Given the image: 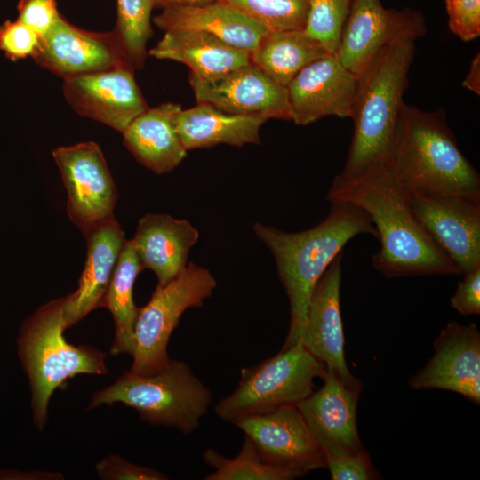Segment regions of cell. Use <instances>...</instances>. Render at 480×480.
I'll use <instances>...</instances> for the list:
<instances>
[{
	"label": "cell",
	"mask_w": 480,
	"mask_h": 480,
	"mask_svg": "<svg viewBox=\"0 0 480 480\" xmlns=\"http://www.w3.org/2000/svg\"><path fill=\"white\" fill-rule=\"evenodd\" d=\"M100 479L165 480L168 477L152 468L131 463L117 455H109L96 464Z\"/></svg>",
	"instance_id": "obj_36"
},
{
	"label": "cell",
	"mask_w": 480,
	"mask_h": 480,
	"mask_svg": "<svg viewBox=\"0 0 480 480\" xmlns=\"http://www.w3.org/2000/svg\"><path fill=\"white\" fill-rule=\"evenodd\" d=\"M52 157L67 191L68 215L83 234L114 215L117 188L97 143L59 147Z\"/></svg>",
	"instance_id": "obj_9"
},
{
	"label": "cell",
	"mask_w": 480,
	"mask_h": 480,
	"mask_svg": "<svg viewBox=\"0 0 480 480\" xmlns=\"http://www.w3.org/2000/svg\"><path fill=\"white\" fill-rule=\"evenodd\" d=\"M329 53L304 30L268 31L251 52V61L286 87L304 67Z\"/></svg>",
	"instance_id": "obj_26"
},
{
	"label": "cell",
	"mask_w": 480,
	"mask_h": 480,
	"mask_svg": "<svg viewBox=\"0 0 480 480\" xmlns=\"http://www.w3.org/2000/svg\"><path fill=\"white\" fill-rule=\"evenodd\" d=\"M451 306L462 316L480 314V267L463 274L451 298Z\"/></svg>",
	"instance_id": "obj_37"
},
{
	"label": "cell",
	"mask_w": 480,
	"mask_h": 480,
	"mask_svg": "<svg viewBox=\"0 0 480 480\" xmlns=\"http://www.w3.org/2000/svg\"><path fill=\"white\" fill-rule=\"evenodd\" d=\"M17 12V20L41 37L52 28L60 15L56 0H19Z\"/></svg>",
	"instance_id": "obj_35"
},
{
	"label": "cell",
	"mask_w": 480,
	"mask_h": 480,
	"mask_svg": "<svg viewBox=\"0 0 480 480\" xmlns=\"http://www.w3.org/2000/svg\"><path fill=\"white\" fill-rule=\"evenodd\" d=\"M212 400L210 389L185 362L170 360L155 374L125 372L92 396L89 409L120 402L134 408L142 420L189 435L199 427Z\"/></svg>",
	"instance_id": "obj_6"
},
{
	"label": "cell",
	"mask_w": 480,
	"mask_h": 480,
	"mask_svg": "<svg viewBox=\"0 0 480 480\" xmlns=\"http://www.w3.org/2000/svg\"><path fill=\"white\" fill-rule=\"evenodd\" d=\"M358 84L336 52L316 60L286 86L291 120L307 125L327 116L351 118Z\"/></svg>",
	"instance_id": "obj_15"
},
{
	"label": "cell",
	"mask_w": 480,
	"mask_h": 480,
	"mask_svg": "<svg viewBox=\"0 0 480 480\" xmlns=\"http://www.w3.org/2000/svg\"><path fill=\"white\" fill-rule=\"evenodd\" d=\"M268 31L304 30L310 0H223Z\"/></svg>",
	"instance_id": "obj_30"
},
{
	"label": "cell",
	"mask_w": 480,
	"mask_h": 480,
	"mask_svg": "<svg viewBox=\"0 0 480 480\" xmlns=\"http://www.w3.org/2000/svg\"><path fill=\"white\" fill-rule=\"evenodd\" d=\"M154 7L155 0H116L114 31L133 70L141 68L147 57V44L153 33L151 12Z\"/></svg>",
	"instance_id": "obj_29"
},
{
	"label": "cell",
	"mask_w": 480,
	"mask_h": 480,
	"mask_svg": "<svg viewBox=\"0 0 480 480\" xmlns=\"http://www.w3.org/2000/svg\"><path fill=\"white\" fill-rule=\"evenodd\" d=\"M189 84L198 103L223 112L291 120L287 90L253 63L211 78L190 73Z\"/></svg>",
	"instance_id": "obj_11"
},
{
	"label": "cell",
	"mask_w": 480,
	"mask_h": 480,
	"mask_svg": "<svg viewBox=\"0 0 480 480\" xmlns=\"http://www.w3.org/2000/svg\"><path fill=\"white\" fill-rule=\"evenodd\" d=\"M203 458L214 468L205 480H292L301 476L295 471L264 460L247 436L234 459L225 458L211 448L204 452Z\"/></svg>",
	"instance_id": "obj_28"
},
{
	"label": "cell",
	"mask_w": 480,
	"mask_h": 480,
	"mask_svg": "<svg viewBox=\"0 0 480 480\" xmlns=\"http://www.w3.org/2000/svg\"><path fill=\"white\" fill-rule=\"evenodd\" d=\"M180 110V105L171 102L148 108L122 133L128 150L156 174L171 172L187 156L175 127Z\"/></svg>",
	"instance_id": "obj_23"
},
{
	"label": "cell",
	"mask_w": 480,
	"mask_h": 480,
	"mask_svg": "<svg viewBox=\"0 0 480 480\" xmlns=\"http://www.w3.org/2000/svg\"><path fill=\"white\" fill-rule=\"evenodd\" d=\"M434 355L409 380L414 389H444L480 404V332L471 323L449 322L434 344Z\"/></svg>",
	"instance_id": "obj_16"
},
{
	"label": "cell",
	"mask_w": 480,
	"mask_h": 480,
	"mask_svg": "<svg viewBox=\"0 0 480 480\" xmlns=\"http://www.w3.org/2000/svg\"><path fill=\"white\" fill-rule=\"evenodd\" d=\"M326 372L325 365L298 342L252 368L242 369L237 388L217 404L215 412L233 422L296 405L314 391L315 379H323Z\"/></svg>",
	"instance_id": "obj_7"
},
{
	"label": "cell",
	"mask_w": 480,
	"mask_h": 480,
	"mask_svg": "<svg viewBox=\"0 0 480 480\" xmlns=\"http://www.w3.org/2000/svg\"><path fill=\"white\" fill-rule=\"evenodd\" d=\"M410 205L460 275L480 267V202L462 196H410Z\"/></svg>",
	"instance_id": "obj_17"
},
{
	"label": "cell",
	"mask_w": 480,
	"mask_h": 480,
	"mask_svg": "<svg viewBox=\"0 0 480 480\" xmlns=\"http://www.w3.org/2000/svg\"><path fill=\"white\" fill-rule=\"evenodd\" d=\"M234 423L255 444L267 462L295 471L301 476L326 468L323 450L312 437L296 405L248 415Z\"/></svg>",
	"instance_id": "obj_12"
},
{
	"label": "cell",
	"mask_w": 480,
	"mask_h": 480,
	"mask_svg": "<svg viewBox=\"0 0 480 480\" xmlns=\"http://www.w3.org/2000/svg\"><path fill=\"white\" fill-rule=\"evenodd\" d=\"M326 468L333 480L376 479L377 472L364 449L356 453L334 454L324 452Z\"/></svg>",
	"instance_id": "obj_33"
},
{
	"label": "cell",
	"mask_w": 480,
	"mask_h": 480,
	"mask_svg": "<svg viewBox=\"0 0 480 480\" xmlns=\"http://www.w3.org/2000/svg\"><path fill=\"white\" fill-rule=\"evenodd\" d=\"M198 237V231L188 220L149 213L139 220L131 240L142 269L152 270L158 285H164L186 268L188 252Z\"/></svg>",
	"instance_id": "obj_21"
},
{
	"label": "cell",
	"mask_w": 480,
	"mask_h": 480,
	"mask_svg": "<svg viewBox=\"0 0 480 480\" xmlns=\"http://www.w3.org/2000/svg\"><path fill=\"white\" fill-rule=\"evenodd\" d=\"M153 22L164 32L180 29L204 31L250 52L268 32L238 8L223 0L197 5L164 7L153 18Z\"/></svg>",
	"instance_id": "obj_22"
},
{
	"label": "cell",
	"mask_w": 480,
	"mask_h": 480,
	"mask_svg": "<svg viewBox=\"0 0 480 480\" xmlns=\"http://www.w3.org/2000/svg\"><path fill=\"white\" fill-rule=\"evenodd\" d=\"M265 122L261 117L228 114L212 105L198 103L180 111L175 127L184 148L190 150L218 144H260V129Z\"/></svg>",
	"instance_id": "obj_25"
},
{
	"label": "cell",
	"mask_w": 480,
	"mask_h": 480,
	"mask_svg": "<svg viewBox=\"0 0 480 480\" xmlns=\"http://www.w3.org/2000/svg\"><path fill=\"white\" fill-rule=\"evenodd\" d=\"M324 384L296 404L324 453H356L364 450L358 435L356 409L362 388L347 386L326 372Z\"/></svg>",
	"instance_id": "obj_19"
},
{
	"label": "cell",
	"mask_w": 480,
	"mask_h": 480,
	"mask_svg": "<svg viewBox=\"0 0 480 480\" xmlns=\"http://www.w3.org/2000/svg\"><path fill=\"white\" fill-rule=\"evenodd\" d=\"M67 296L51 300L24 322L17 340L18 354L31 388L33 421L41 430L56 388L76 374L104 375L106 355L86 345L74 346L64 338Z\"/></svg>",
	"instance_id": "obj_5"
},
{
	"label": "cell",
	"mask_w": 480,
	"mask_h": 480,
	"mask_svg": "<svg viewBox=\"0 0 480 480\" xmlns=\"http://www.w3.org/2000/svg\"><path fill=\"white\" fill-rule=\"evenodd\" d=\"M415 40L400 37L383 48L359 77L352 120L354 132L343 176L388 164L413 61Z\"/></svg>",
	"instance_id": "obj_4"
},
{
	"label": "cell",
	"mask_w": 480,
	"mask_h": 480,
	"mask_svg": "<svg viewBox=\"0 0 480 480\" xmlns=\"http://www.w3.org/2000/svg\"><path fill=\"white\" fill-rule=\"evenodd\" d=\"M410 196H462L480 202V176L460 150L443 110L403 104L388 163Z\"/></svg>",
	"instance_id": "obj_3"
},
{
	"label": "cell",
	"mask_w": 480,
	"mask_h": 480,
	"mask_svg": "<svg viewBox=\"0 0 480 480\" xmlns=\"http://www.w3.org/2000/svg\"><path fill=\"white\" fill-rule=\"evenodd\" d=\"M149 55L187 65L200 78H211L251 63V52L204 31L164 32Z\"/></svg>",
	"instance_id": "obj_24"
},
{
	"label": "cell",
	"mask_w": 480,
	"mask_h": 480,
	"mask_svg": "<svg viewBox=\"0 0 480 480\" xmlns=\"http://www.w3.org/2000/svg\"><path fill=\"white\" fill-rule=\"evenodd\" d=\"M41 36L20 21L6 20L0 26V50L12 61L35 55Z\"/></svg>",
	"instance_id": "obj_32"
},
{
	"label": "cell",
	"mask_w": 480,
	"mask_h": 480,
	"mask_svg": "<svg viewBox=\"0 0 480 480\" xmlns=\"http://www.w3.org/2000/svg\"><path fill=\"white\" fill-rule=\"evenodd\" d=\"M427 32L420 12L387 9L380 0H354L343 25L336 54L341 64L360 77L377 54L404 36Z\"/></svg>",
	"instance_id": "obj_10"
},
{
	"label": "cell",
	"mask_w": 480,
	"mask_h": 480,
	"mask_svg": "<svg viewBox=\"0 0 480 480\" xmlns=\"http://www.w3.org/2000/svg\"><path fill=\"white\" fill-rule=\"evenodd\" d=\"M327 217L318 225L300 232H285L261 223L253 230L269 249L290 305L289 332L282 348L300 342L312 292L334 258L354 236L378 237L367 213L358 206L331 201Z\"/></svg>",
	"instance_id": "obj_2"
},
{
	"label": "cell",
	"mask_w": 480,
	"mask_h": 480,
	"mask_svg": "<svg viewBox=\"0 0 480 480\" xmlns=\"http://www.w3.org/2000/svg\"><path fill=\"white\" fill-rule=\"evenodd\" d=\"M217 285L211 272L189 262L171 282L158 285L149 301L139 308L134 329L132 365L129 372L151 375L164 369L170 358L169 339L182 314L201 307Z\"/></svg>",
	"instance_id": "obj_8"
},
{
	"label": "cell",
	"mask_w": 480,
	"mask_h": 480,
	"mask_svg": "<svg viewBox=\"0 0 480 480\" xmlns=\"http://www.w3.org/2000/svg\"><path fill=\"white\" fill-rule=\"evenodd\" d=\"M462 86L480 94V54L477 53L471 61L468 72L462 82Z\"/></svg>",
	"instance_id": "obj_38"
},
{
	"label": "cell",
	"mask_w": 480,
	"mask_h": 480,
	"mask_svg": "<svg viewBox=\"0 0 480 480\" xmlns=\"http://www.w3.org/2000/svg\"><path fill=\"white\" fill-rule=\"evenodd\" d=\"M142 270L132 240H125L109 285L100 306L108 308L115 323L113 356L129 354L134 348V329L139 313L133 300V286Z\"/></svg>",
	"instance_id": "obj_27"
},
{
	"label": "cell",
	"mask_w": 480,
	"mask_h": 480,
	"mask_svg": "<svg viewBox=\"0 0 480 480\" xmlns=\"http://www.w3.org/2000/svg\"><path fill=\"white\" fill-rule=\"evenodd\" d=\"M354 0H310L304 32L335 53Z\"/></svg>",
	"instance_id": "obj_31"
},
{
	"label": "cell",
	"mask_w": 480,
	"mask_h": 480,
	"mask_svg": "<svg viewBox=\"0 0 480 480\" xmlns=\"http://www.w3.org/2000/svg\"><path fill=\"white\" fill-rule=\"evenodd\" d=\"M339 253L317 281L310 296L300 336L302 345L347 386L362 388L363 383L347 366L344 332L340 307L341 261Z\"/></svg>",
	"instance_id": "obj_18"
},
{
	"label": "cell",
	"mask_w": 480,
	"mask_h": 480,
	"mask_svg": "<svg viewBox=\"0 0 480 480\" xmlns=\"http://www.w3.org/2000/svg\"><path fill=\"white\" fill-rule=\"evenodd\" d=\"M216 0H155V7H167L176 5H197L211 3Z\"/></svg>",
	"instance_id": "obj_39"
},
{
	"label": "cell",
	"mask_w": 480,
	"mask_h": 480,
	"mask_svg": "<svg viewBox=\"0 0 480 480\" xmlns=\"http://www.w3.org/2000/svg\"><path fill=\"white\" fill-rule=\"evenodd\" d=\"M133 71L124 67L64 78L65 99L79 115L123 133L148 108Z\"/></svg>",
	"instance_id": "obj_14"
},
{
	"label": "cell",
	"mask_w": 480,
	"mask_h": 480,
	"mask_svg": "<svg viewBox=\"0 0 480 480\" xmlns=\"http://www.w3.org/2000/svg\"><path fill=\"white\" fill-rule=\"evenodd\" d=\"M33 59L38 65L63 79L82 74L131 68L114 30H84L70 23L61 14L52 28L40 38Z\"/></svg>",
	"instance_id": "obj_13"
},
{
	"label": "cell",
	"mask_w": 480,
	"mask_h": 480,
	"mask_svg": "<svg viewBox=\"0 0 480 480\" xmlns=\"http://www.w3.org/2000/svg\"><path fill=\"white\" fill-rule=\"evenodd\" d=\"M448 26L463 41L480 35V0H445Z\"/></svg>",
	"instance_id": "obj_34"
},
{
	"label": "cell",
	"mask_w": 480,
	"mask_h": 480,
	"mask_svg": "<svg viewBox=\"0 0 480 480\" xmlns=\"http://www.w3.org/2000/svg\"><path fill=\"white\" fill-rule=\"evenodd\" d=\"M84 235L87 256L78 288L67 296V329L100 306L125 242L124 231L114 215Z\"/></svg>",
	"instance_id": "obj_20"
},
{
	"label": "cell",
	"mask_w": 480,
	"mask_h": 480,
	"mask_svg": "<svg viewBox=\"0 0 480 480\" xmlns=\"http://www.w3.org/2000/svg\"><path fill=\"white\" fill-rule=\"evenodd\" d=\"M326 199L353 204L367 213L381 245L372 262L383 276L460 275L412 212L410 196L388 164L372 165L355 176H336Z\"/></svg>",
	"instance_id": "obj_1"
}]
</instances>
